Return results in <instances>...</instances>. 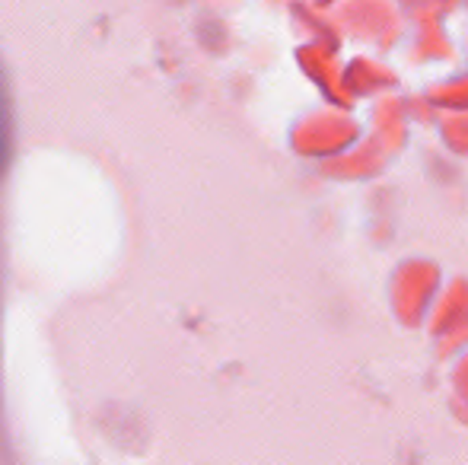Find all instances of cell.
I'll use <instances>...</instances> for the list:
<instances>
[{
	"mask_svg": "<svg viewBox=\"0 0 468 465\" xmlns=\"http://www.w3.org/2000/svg\"><path fill=\"white\" fill-rule=\"evenodd\" d=\"M6 102H4V90H0V160H4L6 153Z\"/></svg>",
	"mask_w": 468,
	"mask_h": 465,
	"instance_id": "cell-1",
	"label": "cell"
}]
</instances>
